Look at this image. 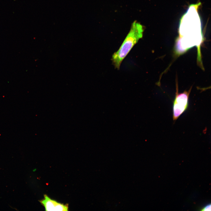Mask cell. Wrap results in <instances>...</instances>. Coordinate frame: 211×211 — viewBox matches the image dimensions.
Segmentation results:
<instances>
[{"label":"cell","instance_id":"277c9868","mask_svg":"<svg viewBox=\"0 0 211 211\" xmlns=\"http://www.w3.org/2000/svg\"><path fill=\"white\" fill-rule=\"evenodd\" d=\"M44 206L46 211H68V205L64 204L58 203L49 198L47 195H45L44 198L40 201Z\"/></svg>","mask_w":211,"mask_h":211},{"label":"cell","instance_id":"3957f363","mask_svg":"<svg viewBox=\"0 0 211 211\" xmlns=\"http://www.w3.org/2000/svg\"><path fill=\"white\" fill-rule=\"evenodd\" d=\"M191 89L188 91H185L179 93L176 88V96L173 101V118L176 121L188 108V106L189 95Z\"/></svg>","mask_w":211,"mask_h":211},{"label":"cell","instance_id":"6da1fadb","mask_svg":"<svg viewBox=\"0 0 211 211\" xmlns=\"http://www.w3.org/2000/svg\"><path fill=\"white\" fill-rule=\"evenodd\" d=\"M198 4L191 5L183 16L179 28V37L176 41V51L181 55L196 46L198 49V61H201L200 45L203 40L200 17L198 12Z\"/></svg>","mask_w":211,"mask_h":211},{"label":"cell","instance_id":"5b68a950","mask_svg":"<svg viewBox=\"0 0 211 211\" xmlns=\"http://www.w3.org/2000/svg\"><path fill=\"white\" fill-rule=\"evenodd\" d=\"M203 211H210L211 210V205L210 204L204 207L202 210Z\"/></svg>","mask_w":211,"mask_h":211},{"label":"cell","instance_id":"7a4b0ae2","mask_svg":"<svg viewBox=\"0 0 211 211\" xmlns=\"http://www.w3.org/2000/svg\"><path fill=\"white\" fill-rule=\"evenodd\" d=\"M143 26L137 21L131 24L130 31L118 50L113 55L112 59L115 68L119 69L124 59L143 35Z\"/></svg>","mask_w":211,"mask_h":211}]
</instances>
